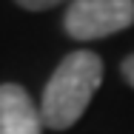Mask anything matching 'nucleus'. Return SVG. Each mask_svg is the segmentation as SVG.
I'll return each mask as SVG.
<instances>
[{"instance_id": "obj_1", "label": "nucleus", "mask_w": 134, "mask_h": 134, "mask_svg": "<svg viewBox=\"0 0 134 134\" xmlns=\"http://www.w3.org/2000/svg\"><path fill=\"white\" fill-rule=\"evenodd\" d=\"M103 83V60L94 52H71L66 54L43 88L40 117L43 126L54 131L71 129L91 103Z\"/></svg>"}, {"instance_id": "obj_2", "label": "nucleus", "mask_w": 134, "mask_h": 134, "mask_svg": "<svg viewBox=\"0 0 134 134\" xmlns=\"http://www.w3.org/2000/svg\"><path fill=\"white\" fill-rule=\"evenodd\" d=\"M134 26V0H71L63 29L74 40H103Z\"/></svg>"}, {"instance_id": "obj_3", "label": "nucleus", "mask_w": 134, "mask_h": 134, "mask_svg": "<svg viewBox=\"0 0 134 134\" xmlns=\"http://www.w3.org/2000/svg\"><path fill=\"white\" fill-rule=\"evenodd\" d=\"M0 134H43L40 106L20 83H0Z\"/></svg>"}, {"instance_id": "obj_4", "label": "nucleus", "mask_w": 134, "mask_h": 134, "mask_svg": "<svg viewBox=\"0 0 134 134\" xmlns=\"http://www.w3.org/2000/svg\"><path fill=\"white\" fill-rule=\"evenodd\" d=\"M20 9H26V12H46V9H54V6H60L63 0H14Z\"/></svg>"}, {"instance_id": "obj_5", "label": "nucleus", "mask_w": 134, "mask_h": 134, "mask_svg": "<svg viewBox=\"0 0 134 134\" xmlns=\"http://www.w3.org/2000/svg\"><path fill=\"white\" fill-rule=\"evenodd\" d=\"M123 77L129 86H134V54H129L126 60H123Z\"/></svg>"}]
</instances>
